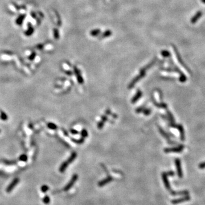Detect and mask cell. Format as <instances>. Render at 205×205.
Returning <instances> with one entry per match:
<instances>
[{
  "mask_svg": "<svg viewBox=\"0 0 205 205\" xmlns=\"http://www.w3.org/2000/svg\"><path fill=\"white\" fill-rule=\"evenodd\" d=\"M76 154L75 153H72V154L71 155V156L70 157V159H68L67 161L66 162H64V163L63 164V165H62L61 168H60V171H62L64 170L65 169H66V167L67 166L68 164H69V163H70V162H72V161H74V159H75V158L76 157Z\"/></svg>",
  "mask_w": 205,
  "mask_h": 205,
  "instance_id": "6da1fadb",
  "label": "cell"
},
{
  "mask_svg": "<svg viewBox=\"0 0 205 205\" xmlns=\"http://www.w3.org/2000/svg\"><path fill=\"white\" fill-rule=\"evenodd\" d=\"M183 145H181L180 147H178V148L166 149H165V151L166 152H181L182 149H183Z\"/></svg>",
  "mask_w": 205,
  "mask_h": 205,
  "instance_id": "7a4b0ae2",
  "label": "cell"
},
{
  "mask_svg": "<svg viewBox=\"0 0 205 205\" xmlns=\"http://www.w3.org/2000/svg\"><path fill=\"white\" fill-rule=\"evenodd\" d=\"M176 166H177V171H178V175L180 177H181L182 173L181 169V162H180V159H176Z\"/></svg>",
  "mask_w": 205,
  "mask_h": 205,
  "instance_id": "3957f363",
  "label": "cell"
},
{
  "mask_svg": "<svg viewBox=\"0 0 205 205\" xmlns=\"http://www.w3.org/2000/svg\"><path fill=\"white\" fill-rule=\"evenodd\" d=\"M25 15H22V16H19V17L17 18V19L16 20V23L18 25H22V23L24 21V19H25Z\"/></svg>",
  "mask_w": 205,
  "mask_h": 205,
  "instance_id": "277c9868",
  "label": "cell"
},
{
  "mask_svg": "<svg viewBox=\"0 0 205 205\" xmlns=\"http://www.w3.org/2000/svg\"><path fill=\"white\" fill-rule=\"evenodd\" d=\"M33 32H34V29H33V27L32 26H31L30 25H29V27H28V29L26 31L25 34L27 36H30L31 35V34H33Z\"/></svg>",
  "mask_w": 205,
  "mask_h": 205,
  "instance_id": "5b68a950",
  "label": "cell"
},
{
  "mask_svg": "<svg viewBox=\"0 0 205 205\" xmlns=\"http://www.w3.org/2000/svg\"><path fill=\"white\" fill-rule=\"evenodd\" d=\"M141 96V92L140 91H139V92H137V94L136 95H135V96L134 97V98H133V100H132V102L135 103V101H136L137 100L140 98Z\"/></svg>",
  "mask_w": 205,
  "mask_h": 205,
  "instance_id": "8992f818",
  "label": "cell"
},
{
  "mask_svg": "<svg viewBox=\"0 0 205 205\" xmlns=\"http://www.w3.org/2000/svg\"><path fill=\"white\" fill-rule=\"evenodd\" d=\"M75 72H76V74L77 75V79H78V81L79 82V83H83V79H82V77H81V76H80V74L79 72H78V71H77L76 70H75Z\"/></svg>",
  "mask_w": 205,
  "mask_h": 205,
  "instance_id": "52a82bcc",
  "label": "cell"
},
{
  "mask_svg": "<svg viewBox=\"0 0 205 205\" xmlns=\"http://www.w3.org/2000/svg\"><path fill=\"white\" fill-rule=\"evenodd\" d=\"M0 116H1V119L3 120H6L7 119V115H6L5 113H4V112H1V115H0Z\"/></svg>",
  "mask_w": 205,
  "mask_h": 205,
  "instance_id": "ba28073f",
  "label": "cell"
},
{
  "mask_svg": "<svg viewBox=\"0 0 205 205\" xmlns=\"http://www.w3.org/2000/svg\"><path fill=\"white\" fill-rule=\"evenodd\" d=\"M48 127L50 129H56L57 128L56 125H55L54 124H53V123H49L48 124Z\"/></svg>",
  "mask_w": 205,
  "mask_h": 205,
  "instance_id": "9c48e42d",
  "label": "cell"
},
{
  "mask_svg": "<svg viewBox=\"0 0 205 205\" xmlns=\"http://www.w3.org/2000/svg\"><path fill=\"white\" fill-rule=\"evenodd\" d=\"M82 135H83V136L84 137H86L87 136V132L85 130H84L83 131V132H82Z\"/></svg>",
  "mask_w": 205,
  "mask_h": 205,
  "instance_id": "30bf717a",
  "label": "cell"
},
{
  "mask_svg": "<svg viewBox=\"0 0 205 205\" xmlns=\"http://www.w3.org/2000/svg\"><path fill=\"white\" fill-rule=\"evenodd\" d=\"M205 167V162H203V163H202V164H201L199 165V168H204Z\"/></svg>",
  "mask_w": 205,
  "mask_h": 205,
  "instance_id": "8fae6325",
  "label": "cell"
},
{
  "mask_svg": "<svg viewBox=\"0 0 205 205\" xmlns=\"http://www.w3.org/2000/svg\"><path fill=\"white\" fill-rule=\"evenodd\" d=\"M27 158V157H26V156H25V155H23V156H22L21 157V160H25V159H26Z\"/></svg>",
  "mask_w": 205,
  "mask_h": 205,
  "instance_id": "7c38bea8",
  "label": "cell"
},
{
  "mask_svg": "<svg viewBox=\"0 0 205 205\" xmlns=\"http://www.w3.org/2000/svg\"><path fill=\"white\" fill-rule=\"evenodd\" d=\"M150 110H148V109H146V110L144 112V113H145V115H149V114L150 113Z\"/></svg>",
  "mask_w": 205,
  "mask_h": 205,
  "instance_id": "4fadbf2b",
  "label": "cell"
}]
</instances>
